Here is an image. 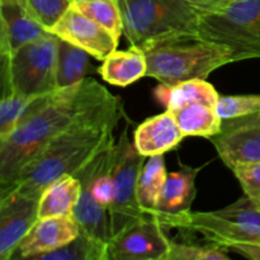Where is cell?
<instances>
[{
  "mask_svg": "<svg viewBox=\"0 0 260 260\" xmlns=\"http://www.w3.org/2000/svg\"><path fill=\"white\" fill-rule=\"evenodd\" d=\"M146 56L136 46H131L126 51H113L98 69L102 78L116 86H127L135 83L146 76Z\"/></svg>",
  "mask_w": 260,
  "mask_h": 260,
  "instance_id": "cell-18",
  "label": "cell"
},
{
  "mask_svg": "<svg viewBox=\"0 0 260 260\" xmlns=\"http://www.w3.org/2000/svg\"><path fill=\"white\" fill-rule=\"evenodd\" d=\"M50 32L83 48L91 57L101 61L116 51L119 42L108 29L80 12L74 4Z\"/></svg>",
  "mask_w": 260,
  "mask_h": 260,
  "instance_id": "cell-12",
  "label": "cell"
},
{
  "mask_svg": "<svg viewBox=\"0 0 260 260\" xmlns=\"http://www.w3.org/2000/svg\"><path fill=\"white\" fill-rule=\"evenodd\" d=\"M147 61V78L164 85L192 79H206L217 69L235 62L226 46L201 37L198 33H177L141 46Z\"/></svg>",
  "mask_w": 260,
  "mask_h": 260,
  "instance_id": "cell-3",
  "label": "cell"
},
{
  "mask_svg": "<svg viewBox=\"0 0 260 260\" xmlns=\"http://www.w3.org/2000/svg\"><path fill=\"white\" fill-rule=\"evenodd\" d=\"M196 14L200 15L208 14V13L216 12L221 7L226 4L223 0H183Z\"/></svg>",
  "mask_w": 260,
  "mask_h": 260,
  "instance_id": "cell-31",
  "label": "cell"
},
{
  "mask_svg": "<svg viewBox=\"0 0 260 260\" xmlns=\"http://www.w3.org/2000/svg\"><path fill=\"white\" fill-rule=\"evenodd\" d=\"M58 37H46L22 46L10 55H2V76L17 93L40 98L58 90L56 81Z\"/></svg>",
  "mask_w": 260,
  "mask_h": 260,
  "instance_id": "cell-6",
  "label": "cell"
},
{
  "mask_svg": "<svg viewBox=\"0 0 260 260\" xmlns=\"http://www.w3.org/2000/svg\"><path fill=\"white\" fill-rule=\"evenodd\" d=\"M236 254L251 260H260V244H245L234 249Z\"/></svg>",
  "mask_w": 260,
  "mask_h": 260,
  "instance_id": "cell-32",
  "label": "cell"
},
{
  "mask_svg": "<svg viewBox=\"0 0 260 260\" xmlns=\"http://www.w3.org/2000/svg\"><path fill=\"white\" fill-rule=\"evenodd\" d=\"M155 96L172 112L197 103L216 107L220 99V94L206 79H192L172 86L160 84Z\"/></svg>",
  "mask_w": 260,
  "mask_h": 260,
  "instance_id": "cell-19",
  "label": "cell"
},
{
  "mask_svg": "<svg viewBox=\"0 0 260 260\" xmlns=\"http://www.w3.org/2000/svg\"><path fill=\"white\" fill-rule=\"evenodd\" d=\"M233 173L240 182L245 196L260 207V161L238 165Z\"/></svg>",
  "mask_w": 260,
  "mask_h": 260,
  "instance_id": "cell-30",
  "label": "cell"
},
{
  "mask_svg": "<svg viewBox=\"0 0 260 260\" xmlns=\"http://www.w3.org/2000/svg\"><path fill=\"white\" fill-rule=\"evenodd\" d=\"M76 2H80V0H74V3H76Z\"/></svg>",
  "mask_w": 260,
  "mask_h": 260,
  "instance_id": "cell-35",
  "label": "cell"
},
{
  "mask_svg": "<svg viewBox=\"0 0 260 260\" xmlns=\"http://www.w3.org/2000/svg\"><path fill=\"white\" fill-rule=\"evenodd\" d=\"M98 159L99 152L75 174V177L79 178L81 183V192L78 205L74 210L73 217L78 223L80 233L98 239L109 245L111 225H109L108 208L102 206L95 200L91 190V179L98 164Z\"/></svg>",
  "mask_w": 260,
  "mask_h": 260,
  "instance_id": "cell-15",
  "label": "cell"
},
{
  "mask_svg": "<svg viewBox=\"0 0 260 260\" xmlns=\"http://www.w3.org/2000/svg\"><path fill=\"white\" fill-rule=\"evenodd\" d=\"M201 37L226 46L234 60H260V0H233L198 17Z\"/></svg>",
  "mask_w": 260,
  "mask_h": 260,
  "instance_id": "cell-5",
  "label": "cell"
},
{
  "mask_svg": "<svg viewBox=\"0 0 260 260\" xmlns=\"http://www.w3.org/2000/svg\"><path fill=\"white\" fill-rule=\"evenodd\" d=\"M24 3L30 14L46 29L51 30L73 7L74 0H24Z\"/></svg>",
  "mask_w": 260,
  "mask_h": 260,
  "instance_id": "cell-28",
  "label": "cell"
},
{
  "mask_svg": "<svg viewBox=\"0 0 260 260\" xmlns=\"http://www.w3.org/2000/svg\"><path fill=\"white\" fill-rule=\"evenodd\" d=\"M89 55L85 50L58 38L56 81L57 89L76 85L85 79L89 71Z\"/></svg>",
  "mask_w": 260,
  "mask_h": 260,
  "instance_id": "cell-21",
  "label": "cell"
},
{
  "mask_svg": "<svg viewBox=\"0 0 260 260\" xmlns=\"http://www.w3.org/2000/svg\"><path fill=\"white\" fill-rule=\"evenodd\" d=\"M0 53L10 55L27 43L46 37V29L28 10L24 0L0 3Z\"/></svg>",
  "mask_w": 260,
  "mask_h": 260,
  "instance_id": "cell-16",
  "label": "cell"
},
{
  "mask_svg": "<svg viewBox=\"0 0 260 260\" xmlns=\"http://www.w3.org/2000/svg\"><path fill=\"white\" fill-rule=\"evenodd\" d=\"M74 5L118 40L123 35V20L118 0H80Z\"/></svg>",
  "mask_w": 260,
  "mask_h": 260,
  "instance_id": "cell-26",
  "label": "cell"
},
{
  "mask_svg": "<svg viewBox=\"0 0 260 260\" xmlns=\"http://www.w3.org/2000/svg\"><path fill=\"white\" fill-rule=\"evenodd\" d=\"M79 233L80 229L73 216L38 218L37 222L18 244L10 260H38L45 254L70 243Z\"/></svg>",
  "mask_w": 260,
  "mask_h": 260,
  "instance_id": "cell-14",
  "label": "cell"
},
{
  "mask_svg": "<svg viewBox=\"0 0 260 260\" xmlns=\"http://www.w3.org/2000/svg\"><path fill=\"white\" fill-rule=\"evenodd\" d=\"M111 95L98 81L85 78L76 85L33 99L17 127L0 140V190L12 185L56 136Z\"/></svg>",
  "mask_w": 260,
  "mask_h": 260,
  "instance_id": "cell-1",
  "label": "cell"
},
{
  "mask_svg": "<svg viewBox=\"0 0 260 260\" xmlns=\"http://www.w3.org/2000/svg\"><path fill=\"white\" fill-rule=\"evenodd\" d=\"M210 141L231 170L238 165L260 161V112L222 119L220 132L210 137Z\"/></svg>",
  "mask_w": 260,
  "mask_h": 260,
  "instance_id": "cell-8",
  "label": "cell"
},
{
  "mask_svg": "<svg viewBox=\"0 0 260 260\" xmlns=\"http://www.w3.org/2000/svg\"><path fill=\"white\" fill-rule=\"evenodd\" d=\"M177 230L200 234L210 243L234 250L245 244H260V223L246 222L238 218L212 212H190Z\"/></svg>",
  "mask_w": 260,
  "mask_h": 260,
  "instance_id": "cell-10",
  "label": "cell"
},
{
  "mask_svg": "<svg viewBox=\"0 0 260 260\" xmlns=\"http://www.w3.org/2000/svg\"><path fill=\"white\" fill-rule=\"evenodd\" d=\"M2 103H0V140L5 139L19 123L33 99L17 93L9 81L2 76Z\"/></svg>",
  "mask_w": 260,
  "mask_h": 260,
  "instance_id": "cell-25",
  "label": "cell"
},
{
  "mask_svg": "<svg viewBox=\"0 0 260 260\" xmlns=\"http://www.w3.org/2000/svg\"><path fill=\"white\" fill-rule=\"evenodd\" d=\"M108 250L111 260H167L170 240L161 223L145 217L113 236Z\"/></svg>",
  "mask_w": 260,
  "mask_h": 260,
  "instance_id": "cell-9",
  "label": "cell"
},
{
  "mask_svg": "<svg viewBox=\"0 0 260 260\" xmlns=\"http://www.w3.org/2000/svg\"><path fill=\"white\" fill-rule=\"evenodd\" d=\"M80 192L81 183L75 175H65L57 179L41 194L38 217L73 216Z\"/></svg>",
  "mask_w": 260,
  "mask_h": 260,
  "instance_id": "cell-20",
  "label": "cell"
},
{
  "mask_svg": "<svg viewBox=\"0 0 260 260\" xmlns=\"http://www.w3.org/2000/svg\"><path fill=\"white\" fill-rule=\"evenodd\" d=\"M225 3H229V2H233V0H223Z\"/></svg>",
  "mask_w": 260,
  "mask_h": 260,
  "instance_id": "cell-34",
  "label": "cell"
},
{
  "mask_svg": "<svg viewBox=\"0 0 260 260\" xmlns=\"http://www.w3.org/2000/svg\"><path fill=\"white\" fill-rule=\"evenodd\" d=\"M123 36L141 46L177 33H197L198 15L183 0H118Z\"/></svg>",
  "mask_w": 260,
  "mask_h": 260,
  "instance_id": "cell-4",
  "label": "cell"
},
{
  "mask_svg": "<svg viewBox=\"0 0 260 260\" xmlns=\"http://www.w3.org/2000/svg\"><path fill=\"white\" fill-rule=\"evenodd\" d=\"M38 260H111L108 244L79 233L74 240L45 254Z\"/></svg>",
  "mask_w": 260,
  "mask_h": 260,
  "instance_id": "cell-24",
  "label": "cell"
},
{
  "mask_svg": "<svg viewBox=\"0 0 260 260\" xmlns=\"http://www.w3.org/2000/svg\"><path fill=\"white\" fill-rule=\"evenodd\" d=\"M122 113L121 102L111 95L56 136L0 193L18 189L40 200L48 185L65 175H75L114 139L113 131Z\"/></svg>",
  "mask_w": 260,
  "mask_h": 260,
  "instance_id": "cell-2",
  "label": "cell"
},
{
  "mask_svg": "<svg viewBox=\"0 0 260 260\" xmlns=\"http://www.w3.org/2000/svg\"><path fill=\"white\" fill-rule=\"evenodd\" d=\"M215 108L222 119L248 116L260 112V95H220Z\"/></svg>",
  "mask_w": 260,
  "mask_h": 260,
  "instance_id": "cell-29",
  "label": "cell"
},
{
  "mask_svg": "<svg viewBox=\"0 0 260 260\" xmlns=\"http://www.w3.org/2000/svg\"><path fill=\"white\" fill-rule=\"evenodd\" d=\"M201 168L182 167L178 172L168 173L157 205L151 218L165 229H177L179 223L192 212L196 198V178Z\"/></svg>",
  "mask_w": 260,
  "mask_h": 260,
  "instance_id": "cell-13",
  "label": "cell"
},
{
  "mask_svg": "<svg viewBox=\"0 0 260 260\" xmlns=\"http://www.w3.org/2000/svg\"><path fill=\"white\" fill-rule=\"evenodd\" d=\"M229 250L230 249L210 241L205 245H197L170 240L167 260H229Z\"/></svg>",
  "mask_w": 260,
  "mask_h": 260,
  "instance_id": "cell-27",
  "label": "cell"
},
{
  "mask_svg": "<svg viewBox=\"0 0 260 260\" xmlns=\"http://www.w3.org/2000/svg\"><path fill=\"white\" fill-rule=\"evenodd\" d=\"M167 178L168 172L164 155L150 156L140 173L137 187L140 206L147 217H151L154 213Z\"/></svg>",
  "mask_w": 260,
  "mask_h": 260,
  "instance_id": "cell-23",
  "label": "cell"
},
{
  "mask_svg": "<svg viewBox=\"0 0 260 260\" xmlns=\"http://www.w3.org/2000/svg\"><path fill=\"white\" fill-rule=\"evenodd\" d=\"M184 137L173 112L167 109L142 122L135 131L134 142L140 154L150 157L175 149Z\"/></svg>",
  "mask_w": 260,
  "mask_h": 260,
  "instance_id": "cell-17",
  "label": "cell"
},
{
  "mask_svg": "<svg viewBox=\"0 0 260 260\" xmlns=\"http://www.w3.org/2000/svg\"><path fill=\"white\" fill-rule=\"evenodd\" d=\"M40 200L18 189L0 193V259L10 260L18 244L38 221Z\"/></svg>",
  "mask_w": 260,
  "mask_h": 260,
  "instance_id": "cell-11",
  "label": "cell"
},
{
  "mask_svg": "<svg viewBox=\"0 0 260 260\" xmlns=\"http://www.w3.org/2000/svg\"><path fill=\"white\" fill-rule=\"evenodd\" d=\"M129 122L122 129L114 145L113 177L114 197L108 207L111 239L128 226L147 217L139 202L137 187L145 157L140 154L128 135Z\"/></svg>",
  "mask_w": 260,
  "mask_h": 260,
  "instance_id": "cell-7",
  "label": "cell"
},
{
  "mask_svg": "<svg viewBox=\"0 0 260 260\" xmlns=\"http://www.w3.org/2000/svg\"><path fill=\"white\" fill-rule=\"evenodd\" d=\"M12 2H19V0H0V3H12Z\"/></svg>",
  "mask_w": 260,
  "mask_h": 260,
  "instance_id": "cell-33",
  "label": "cell"
},
{
  "mask_svg": "<svg viewBox=\"0 0 260 260\" xmlns=\"http://www.w3.org/2000/svg\"><path fill=\"white\" fill-rule=\"evenodd\" d=\"M173 114L185 137L201 136L210 139L220 132L222 124V118L217 114L215 107L207 104H190L173 111Z\"/></svg>",
  "mask_w": 260,
  "mask_h": 260,
  "instance_id": "cell-22",
  "label": "cell"
}]
</instances>
